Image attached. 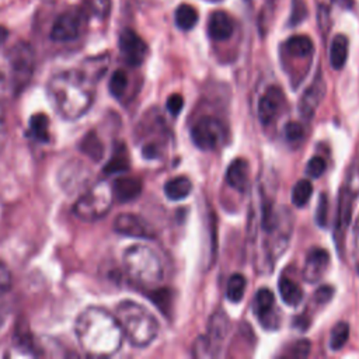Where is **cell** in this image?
<instances>
[{
	"label": "cell",
	"mask_w": 359,
	"mask_h": 359,
	"mask_svg": "<svg viewBox=\"0 0 359 359\" xmlns=\"http://www.w3.org/2000/svg\"><path fill=\"white\" fill-rule=\"evenodd\" d=\"M234 22L226 11H215L209 17L208 34L215 41H226L233 35Z\"/></svg>",
	"instance_id": "cell-18"
},
{
	"label": "cell",
	"mask_w": 359,
	"mask_h": 359,
	"mask_svg": "<svg viewBox=\"0 0 359 359\" xmlns=\"http://www.w3.org/2000/svg\"><path fill=\"white\" fill-rule=\"evenodd\" d=\"M275 306V296L268 287H261L254 296L252 300V310L258 320L261 321L262 327L266 328H276L278 327V314H273Z\"/></svg>",
	"instance_id": "cell-15"
},
{
	"label": "cell",
	"mask_w": 359,
	"mask_h": 359,
	"mask_svg": "<svg viewBox=\"0 0 359 359\" xmlns=\"http://www.w3.org/2000/svg\"><path fill=\"white\" fill-rule=\"evenodd\" d=\"M74 332L80 348L91 358L112 356L123 341V332L115 314L98 306L86 307L77 316Z\"/></svg>",
	"instance_id": "cell-1"
},
{
	"label": "cell",
	"mask_w": 359,
	"mask_h": 359,
	"mask_svg": "<svg viewBox=\"0 0 359 359\" xmlns=\"http://www.w3.org/2000/svg\"><path fill=\"white\" fill-rule=\"evenodd\" d=\"M91 172H88V168L81 161L73 160L60 168L59 182L66 192L73 194L86 187Z\"/></svg>",
	"instance_id": "cell-13"
},
{
	"label": "cell",
	"mask_w": 359,
	"mask_h": 359,
	"mask_svg": "<svg viewBox=\"0 0 359 359\" xmlns=\"http://www.w3.org/2000/svg\"><path fill=\"white\" fill-rule=\"evenodd\" d=\"M278 289H279V294H280L283 303H286L287 306L294 307L303 300L302 287L285 275H280L279 282H278Z\"/></svg>",
	"instance_id": "cell-24"
},
{
	"label": "cell",
	"mask_w": 359,
	"mask_h": 359,
	"mask_svg": "<svg viewBox=\"0 0 359 359\" xmlns=\"http://www.w3.org/2000/svg\"><path fill=\"white\" fill-rule=\"evenodd\" d=\"M290 352H292V356L294 358H306L310 353V342L306 339L297 341L292 345Z\"/></svg>",
	"instance_id": "cell-47"
},
{
	"label": "cell",
	"mask_w": 359,
	"mask_h": 359,
	"mask_svg": "<svg viewBox=\"0 0 359 359\" xmlns=\"http://www.w3.org/2000/svg\"><path fill=\"white\" fill-rule=\"evenodd\" d=\"M80 151L94 161H100L104 156V146L94 130L87 132L80 142Z\"/></svg>",
	"instance_id": "cell-27"
},
{
	"label": "cell",
	"mask_w": 359,
	"mask_h": 359,
	"mask_svg": "<svg viewBox=\"0 0 359 359\" xmlns=\"http://www.w3.org/2000/svg\"><path fill=\"white\" fill-rule=\"evenodd\" d=\"M192 355L195 358H213V356H216V352H215V349H213V346L209 342L206 335H201L199 338H196V341L194 342Z\"/></svg>",
	"instance_id": "cell-36"
},
{
	"label": "cell",
	"mask_w": 359,
	"mask_h": 359,
	"mask_svg": "<svg viewBox=\"0 0 359 359\" xmlns=\"http://www.w3.org/2000/svg\"><path fill=\"white\" fill-rule=\"evenodd\" d=\"M29 136L41 143L49 142V118L45 114H35L29 118Z\"/></svg>",
	"instance_id": "cell-28"
},
{
	"label": "cell",
	"mask_w": 359,
	"mask_h": 359,
	"mask_svg": "<svg viewBox=\"0 0 359 359\" xmlns=\"http://www.w3.org/2000/svg\"><path fill=\"white\" fill-rule=\"evenodd\" d=\"M130 165L129 161V154L123 143H116L114 147V151L111 154V158L108 163L104 165V172L105 174H118L128 171Z\"/></svg>",
	"instance_id": "cell-22"
},
{
	"label": "cell",
	"mask_w": 359,
	"mask_h": 359,
	"mask_svg": "<svg viewBox=\"0 0 359 359\" xmlns=\"http://www.w3.org/2000/svg\"><path fill=\"white\" fill-rule=\"evenodd\" d=\"M122 261L129 279L140 286H154L164 276L161 261L150 247L130 245L123 251Z\"/></svg>",
	"instance_id": "cell-4"
},
{
	"label": "cell",
	"mask_w": 359,
	"mask_h": 359,
	"mask_svg": "<svg viewBox=\"0 0 359 359\" xmlns=\"http://www.w3.org/2000/svg\"><path fill=\"white\" fill-rule=\"evenodd\" d=\"M351 255H352V264H353L356 272L359 273V216H358V219L355 222V226H353Z\"/></svg>",
	"instance_id": "cell-44"
},
{
	"label": "cell",
	"mask_w": 359,
	"mask_h": 359,
	"mask_svg": "<svg viewBox=\"0 0 359 359\" xmlns=\"http://www.w3.org/2000/svg\"><path fill=\"white\" fill-rule=\"evenodd\" d=\"M111 188L115 201L119 203H128L139 198L143 184L137 177H118L112 182Z\"/></svg>",
	"instance_id": "cell-17"
},
{
	"label": "cell",
	"mask_w": 359,
	"mask_h": 359,
	"mask_svg": "<svg viewBox=\"0 0 359 359\" xmlns=\"http://www.w3.org/2000/svg\"><path fill=\"white\" fill-rule=\"evenodd\" d=\"M182 107H184V98L181 94L175 93L167 98V109L170 111L171 115H178L181 112Z\"/></svg>",
	"instance_id": "cell-46"
},
{
	"label": "cell",
	"mask_w": 359,
	"mask_h": 359,
	"mask_svg": "<svg viewBox=\"0 0 359 359\" xmlns=\"http://www.w3.org/2000/svg\"><path fill=\"white\" fill-rule=\"evenodd\" d=\"M86 14L79 8L62 13L50 28V38L56 42H67L77 39L84 28Z\"/></svg>",
	"instance_id": "cell-8"
},
{
	"label": "cell",
	"mask_w": 359,
	"mask_h": 359,
	"mask_svg": "<svg viewBox=\"0 0 359 359\" xmlns=\"http://www.w3.org/2000/svg\"><path fill=\"white\" fill-rule=\"evenodd\" d=\"M112 201L111 185L105 181H100L80 195L73 206V212L83 222H95L109 212Z\"/></svg>",
	"instance_id": "cell-5"
},
{
	"label": "cell",
	"mask_w": 359,
	"mask_h": 359,
	"mask_svg": "<svg viewBox=\"0 0 359 359\" xmlns=\"http://www.w3.org/2000/svg\"><path fill=\"white\" fill-rule=\"evenodd\" d=\"M115 317L123 337L132 346L146 348L158 334L157 318L144 306L133 300H122L115 309Z\"/></svg>",
	"instance_id": "cell-3"
},
{
	"label": "cell",
	"mask_w": 359,
	"mask_h": 359,
	"mask_svg": "<svg viewBox=\"0 0 359 359\" xmlns=\"http://www.w3.org/2000/svg\"><path fill=\"white\" fill-rule=\"evenodd\" d=\"M114 231L135 238H154L156 231L151 224L139 215L135 213H121L114 219Z\"/></svg>",
	"instance_id": "cell-9"
},
{
	"label": "cell",
	"mask_w": 359,
	"mask_h": 359,
	"mask_svg": "<svg viewBox=\"0 0 359 359\" xmlns=\"http://www.w3.org/2000/svg\"><path fill=\"white\" fill-rule=\"evenodd\" d=\"M349 338V324L345 321H339L334 325L330 337V348L332 351H339L345 346Z\"/></svg>",
	"instance_id": "cell-33"
},
{
	"label": "cell",
	"mask_w": 359,
	"mask_h": 359,
	"mask_svg": "<svg viewBox=\"0 0 359 359\" xmlns=\"http://www.w3.org/2000/svg\"><path fill=\"white\" fill-rule=\"evenodd\" d=\"M175 24L182 31L192 29L198 22V13L191 4H180L175 10Z\"/></svg>",
	"instance_id": "cell-29"
},
{
	"label": "cell",
	"mask_w": 359,
	"mask_h": 359,
	"mask_svg": "<svg viewBox=\"0 0 359 359\" xmlns=\"http://www.w3.org/2000/svg\"><path fill=\"white\" fill-rule=\"evenodd\" d=\"M344 185L348 189H351L355 195H359V157L352 160V163L348 168Z\"/></svg>",
	"instance_id": "cell-37"
},
{
	"label": "cell",
	"mask_w": 359,
	"mask_h": 359,
	"mask_svg": "<svg viewBox=\"0 0 359 359\" xmlns=\"http://www.w3.org/2000/svg\"><path fill=\"white\" fill-rule=\"evenodd\" d=\"M7 53H8L11 70H13L14 93L17 95L31 81L34 66H35V56L31 45L27 42H17L10 49H7Z\"/></svg>",
	"instance_id": "cell-6"
},
{
	"label": "cell",
	"mask_w": 359,
	"mask_h": 359,
	"mask_svg": "<svg viewBox=\"0 0 359 359\" xmlns=\"http://www.w3.org/2000/svg\"><path fill=\"white\" fill-rule=\"evenodd\" d=\"M226 137L223 123L215 116H201L191 128L192 143L201 150H215Z\"/></svg>",
	"instance_id": "cell-7"
},
{
	"label": "cell",
	"mask_w": 359,
	"mask_h": 359,
	"mask_svg": "<svg viewBox=\"0 0 359 359\" xmlns=\"http://www.w3.org/2000/svg\"><path fill=\"white\" fill-rule=\"evenodd\" d=\"M7 139V125H6V118H4V111L0 105V151L3 150Z\"/></svg>",
	"instance_id": "cell-48"
},
{
	"label": "cell",
	"mask_w": 359,
	"mask_h": 359,
	"mask_svg": "<svg viewBox=\"0 0 359 359\" xmlns=\"http://www.w3.org/2000/svg\"><path fill=\"white\" fill-rule=\"evenodd\" d=\"M8 36V31L4 27H0V45L7 39Z\"/></svg>",
	"instance_id": "cell-49"
},
{
	"label": "cell",
	"mask_w": 359,
	"mask_h": 359,
	"mask_svg": "<svg viewBox=\"0 0 359 359\" xmlns=\"http://www.w3.org/2000/svg\"><path fill=\"white\" fill-rule=\"evenodd\" d=\"M250 178V164L244 158L233 160L226 171V181L227 184L238 192H244L248 187Z\"/></svg>",
	"instance_id": "cell-19"
},
{
	"label": "cell",
	"mask_w": 359,
	"mask_h": 359,
	"mask_svg": "<svg viewBox=\"0 0 359 359\" xmlns=\"http://www.w3.org/2000/svg\"><path fill=\"white\" fill-rule=\"evenodd\" d=\"M285 49L292 56L307 57L313 53L314 45L313 41L306 35H293L286 41Z\"/></svg>",
	"instance_id": "cell-26"
},
{
	"label": "cell",
	"mask_w": 359,
	"mask_h": 359,
	"mask_svg": "<svg viewBox=\"0 0 359 359\" xmlns=\"http://www.w3.org/2000/svg\"><path fill=\"white\" fill-rule=\"evenodd\" d=\"M192 191V182L188 177L180 175L168 180L164 184V194L170 201L185 199Z\"/></svg>",
	"instance_id": "cell-23"
},
{
	"label": "cell",
	"mask_w": 359,
	"mask_h": 359,
	"mask_svg": "<svg viewBox=\"0 0 359 359\" xmlns=\"http://www.w3.org/2000/svg\"><path fill=\"white\" fill-rule=\"evenodd\" d=\"M13 286V276L8 266L0 261V296L10 292Z\"/></svg>",
	"instance_id": "cell-43"
},
{
	"label": "cell",
	"mask_w": 359,
	"mask_h": 359,
	"mask_svg": "<svg viewBox=\"0 0 359 359\" xmlns=\"http://www.w3.org/2000/svg\"><path fill=\"white\" fill-rule=\"evenodd\" d=\"M245 278L241 273H233L229 280H227V289H226V296L231 303H238L244 297L245 292Z\"/></svg>",
	"instance_id": "cell-31"
},
{
	"label": "cell",
	"mask_w": 359,
	"mask_h": 359,
	"mask_svg": "<svg viewBox=\"0 0 359 359\" xmlns=\"http://www.w3.org/2000/svg\"><path fill=\"white\" fill-rule=\"evenodd\" d=\"M307 15V7L306 3L303 0H293L292 1V13H290V18H289V25H297L300 24Z\"/></svg>",
	"instance_id": "cell-40"
},
{
	"label": "cell",
	"mask_w": 359,
	"mask_h": 359,
	"mask_svg": "<svg viewBox=\"0 0 359 359\" xmlns=\"http://www.w3.org/2000/svg\"><path fill=\"white\" fill-rule=\"evenodd\" d=\"M119 50L128 66H140L147 56L146 42L132 29L126 28L119 35Z\"/></svg>",
	"instance_id": "cell-10"
},
{
	"label": "cell",
	"mask_w": 359,
	"mask_h": 359,
	"mask_svg": "<svg viewBox=\"0 0 359 359\" xmlns=\"http://www.w3.org/2000/svg\"><path fill=\"white\" fill-rule=\"evenodd\" d=\"M325 88L327 87H325L323 73H321V70H318L314 80L306 88V91L303 93V95L300 98V114L304 119L310 121L313 118V115L316 114V109L318 108L321 100L325 95Z\"/></svg>",
	"instance_id": "cell-14"
},
{
	"label": "cell",
	"mask_w": 359,
	"mask_h": 359,
	"mask_svg": "<svg viewBox=\"0 0 359 359\" xmlns=\"http://www.w3.org/2000/svg\"><path fill=\"white\" fill-rule=\"evenodd\" d=\"M313 194V184L310 180H300L292 189V202L297 208H303Z\"/></svg>",
	"instance_id": "cell-32"
},
{
	"label": "cell",
	"mask_w": 359,
	"mask_h": 359,
	"mask_svg": "<svg viewBox=\"0 0 359 359\" xmlns=\"http://www.w3.org/2000/svg\"><path fill=\"white\" fill-rule=\"evenodd\" d=\"M330 265V254L324 248H311L306 257L303 268V279L309 283L318 282L327 272Z\"/></svg>",
	"instance_id": "cell-16"
},
{
	"label": "cell",
	"mask_w": 359,
	"mask_h": 359,
	"mask_svg": "<svg viewBox=\"0 0 359 359\" xmlns=\"http://www.w3.org/2000/svg\"><path fill=\"white\" fill-rule=\"evenodd\" d=\"M285 105V95L280 87L269 86L258 101V118L265 126L271 125Z\"/></svg>",
	"instance_id": "cell-12"
},
{
	"label": "cell",
	"mask_w": 359,
	"mask_h": 359,
	"mask_svg": "<svg viewBox=\"0 0 359 359\" xmlns=\"http://www.w3.org/2000/svg\"><path fill=\"white\" fill-rule=\"evenodd\" d=\"M285 137L289 143H297L304 137V128L299 122L290 121L285 126Z\"/></svg>",
	"instance_id": "cell-39"
},
{
	"label": "cell",
	"mask_w": 359,
	"mask_h": 359,
	"mask_svg": "<svg viewBox=\"0 0 359 359\" xmlns=\"http://www.w3.org/2000/svg\"><path fill=\"white\" fill-rule=\"evenodd\" d=\"M334 296V287L330 285H323L314 292V302L317 304H327Z\"/></svg>",
	"instance_id": "cell-45"
},
{
	"label": "cell",
	"mask_w": 359,
	"mask_h": 359,
	"mask_svg": "<svg viewBox=\"0 0 359 359\" xmlns=\"http://www.w3.org/2000/svg\"><path fill=\"white\" fill-rule=\"evenodd\" d=\"M86 8L98 18L108 17L111 11V0H84Z\"/></svg>",
	"instance_id": "cell-38"
},
{
	"label": "cell",
	"mask_w": 359,
	"mask_h": 359,
	"mask_svg": "<svg viewBox=\"0 0 359 359\" xmlns=\"http://www.w3.org/2000/svg\"><path fill=\"white\" fill-rule=\"evenodd\" d=\"M328 222V198L327 194H321L316 209V223L320 227H325Z\"/></svg>",
	"instance_id": "cell-42"
},
{
	"label": "cell",
	"mask_w": 359,
	"mask_h": 359,
	"mask_svg": "<svg viewBox=\"0 0 359 359\" xmlns=\"http://www.w3.org/2000/svg\"><path fill=\"white\" fill-rule=\"evenodd\" d=\"M356 196L358 195H355L345 185L341 188L339 199H338L337 219H335V243H337L339 252H341V247H344L345 233L352 220V208H353V201Z\"/></svg>",
	"instance_id": "cell-11"
},
{
	"label": "cell",
	"mask_w": 359,
	"mask_h": 359,
	"mask_svg": "<svg viewBox=\"0 0 359 359\" xmlns=\"http://www.w3.org/2000/svg\"><path fill=\"white\" fill-rule=\"evenodd\" d=\"M327 168V163L323 157L320 156H314L306 165V174L310 177V178H318L324 174Z\"/></svg>",
	"instance_id": "cell-41"
},
{
	"label": "cell",
	"mask_w": 359,
	"mask_h": 359,
	"mask_svg": "<svg viewBox=\"0 0 359 359\" xmlns=\"http://www.w3.org/2000/svg\"><path fill=\"white\" fill-rule=\"evenodd\" d=\"M55 111L66 121L80 119L94 102V83L80 70H63L53 74L46 86Z\"/></svg>",
	"instance_id": "cell-2"
},
{
	"label": "cell",
	"mask_w": 359,
	"mask_h": 359,
	"mask_svg": "<svg viewBox=\"0 0 359 359\" xmlns=\"http://www.w3.org/2000/svg\"><path fill=\"white\" fill-rule=\"evenodd\" d=\"M109 93L111 95H114L115 98H121L125 91H126V87H128V76L123 70L118 69L112 73L111 79H109Z\"/></svg>",
	"instance_id": "cell-35"
},
{
	"label": "cell",
	"mask_w": 359,
	"mask_h": 359,
	"mask_svg": "<svg viewBox=\"0 0 359 359\" xmlns=\"http://www.w3.org/2000/svg\"><path fill=\"white\" fill-rule=\"evenodd\" d=\"M150 299L153 300V303L158 307V310L161 313H164L165 316L170 314L171 302H172V292L168 287H161V289L153 290L150 293Z\"/></svg>",
	"instance_id": "cell-34"
},
{
	"label": "cell",
	"mask_w": 359,
	"mask_h": 359,
	"mask_svg": "<svg viewBox=\"0 0 359 359\" xmlns=\"http://www.w3.org/2000/svg\"><path fill=\"white\" fill-rule=\"evenodd\" d=\"M107 65H108V59L104 56H100V57H94V59H87L84 62V65L79 69L95 84L97 80H100L102 77L104 72L107 70Z\"/></svg>",
	"instance_id": "cell-30"
},
{
	"label": "cell",
	"mask_w": 359,
	"mask_h": 359,
	"mask_svg": "<svg viewBox=\"0 0 359 359\" xmlns=\"http://www.w3.org/2000/svg\"><path fill=\"white\" fill-rule=\"evenodd\" d=\"M229 331V318L224 314V311H216L210 320H209V325H208V339L212 344L216 355H217V349H220V344L222 341L226 338Z\"/></svg>",
	"instance_id": "cell-20"
},
{
	"label": "cell",
	"mask_w": 359,
	"mask_h": 359,
	"mask_svg": "<svg viewBox=\"0 0 359 359\" xmlns=\"http://www.w3.org/2000/svg\"><path fill=\"white\" fill-rule=\"evenodd\" d=\"M348 50H349V41L345 35L338 34L332 38L331 46H330V65L335 70H341L348 59Z\"/></svg>",
	"instance_id": "cell-21"
},
{
	"label": "cell",
	"mask_w": 359,
	"mask_h": 359,
	"mask_svg": "<svg viewBox=\"0 0 359 359\" xmlns=\"http://www.w3.org/2000/svg\"><path fill=\"white\" fill-rule=\"evenodd\" d=\"M0 95H15L10 57L3 49H0Z\"/></svg>",
	"instance_id": "cell-25"
}]
</instances>
